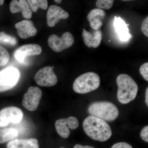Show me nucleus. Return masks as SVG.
<instances>
[{"mask_svg":"<svg viewBox=\"0 0 148 148\" xmlns=\"http://www.w3.org/2000/svg\"><path fill=\"white\" fill-rule=\"evenodd\" d=\"M83 127L85 132L92 140L105 142L112 135L110 126L105 121L90 116L84 121Z\"/></svg>","mask_w":148,"mask_h":148,"instance_id":"f257e3e1","label":"nucleus"},{"mask_svg":"<svg viewBox=\"0 0 148 148\" xmlns=\"http://www.w3.org/2000/svg\"><path fill=\"white\" fill-rule=\"evenodd\" d=\"M118 89L117 96L120 103L126 104L135 99L138 87L131 77L125 74H120L116 78Z\"/></svg>","mask_w":148,"mask_h":148,"instance_id":"f03ea898","label":"nucleus"},{"mask_svg":"<svg viewBox=\"0 0 148 148\" xmlns=\"http://www.w3.org/2000/svg\"><path fill=\"white\" fill-rule=\"evenodd\" d=\"M88 112L90 116L107 121H113L119 114V111L116 106L108 101L91 103L88 106Z\"/></svg>","mask_w":148,"mask_h":148,"instance_id":"7ed1b4c3","label":"nucleus"},{"mask_svg":"<svg viewBox=\"0 0 148 148\" xmlns=\"http://www.w3.org/2000/svg\"><path fill=\"white\" fill-rule=\"evenodd\" d=\"M100 84L101 79L98 74L88 72L81 75L75 80L73 88L77 93L85 94L97 89Z\"/></svg>","mask_w":148,"mask_h":148,"instance_id":"20e7f679","label":"nucleus"},{"mask_svg":"<svg viewBox=\"0 0 148 148\" xmlns=\"http://www.w3.org/2000/svg\"><path fill=\"white\" fill-rule=\"evenodd\" d=\"M20 77L19 70L9 67L0 71V92L10 90L18 83Z\"/></svg>","mask_w":148,"mask_h":148,"instance_id":"39448f33","label":"nucleus"},{"mask_svg":"<svg viewBox=\"0 0 148 148\" xmlns=\"http://www.w3.org/2000/svg\"><path fill=\"white\" fill-rule=\"evenodd\" d=\"M74 38L69 32H66L61 37L55 34L51 35L48 40L49 45L52 50L56 52H61L73 45Z\"/></svg>","mask_w":148,"mask_h":148,"instance_id":"423d86ee","label":"nucleus"},{"mask_svg":"<svg viewBox=\"0 0 148 148\" xmlns=\"http://www.w3.org/2000/svg\"><path fill=\"white\" fill-rule=\"evenodd\" d=\"M24 113L16 107L5 108L0 111V127H5L10 123H17L23 119Z\"/></svg>","mask_w":148,"mask_h":148,"instance_id":"0eeeda50","label":"nucleus"},{"mask_svg":"<svg viewBox=\"0 0 148 148\" xmlns=\"http://www.w3.org/2000/svg\"><path fill=\"white\" fill-rule=\"evenodd\" d=\"M53 68L54 66H46L40 69L34 77L37 84L40 86L46 87L55 85L57 83L58 79L53 72Z\"/></svg>","mask_w":148,"mask_h":148,"instance_id":"6e6552de","label":"nucleus"},{"mask_svg":"<svg viewBox=\"0 0 148 148\" xmlns=\"http://www.w3.org/2000/svg\"><path fill=\"white\" fill-rule=\"evenodd\" d=\"M42 95V91L38 87H29L23 97L22 105L29 111L36 110L39 105Z\"/></svg>","mask_w":148,"mask_h":148,"instance_id":"1a4fd4ad","label":"nucleus"},{"mask_svg":"<svg viewBox=\"0 0 148 148\" xmlns=\"http://www.w3.org/2000/svg\"><path fill=\"white\" fill-rule=\"evenodd\" d=\"M79 121L76 118L70 116L61 119L56 121L55 126L56 132L61 137L67 138L70 136V129L73 130L79 126Z\"/></svg>","mask_w":148,"mask_h":148,"instance_id":"9d476101","label":"nucleus"},{"mask_svg":"<svg viewBox=\"0 0 148 148\" xmlns=\"http://www.w3.org/2000/svg\"><path fill=\"white\" fill-rule=\"evenodd\" d=\"M42 51L39 45L35 44L25 45L17 49L14 53V56L17 61L24 64L25 59L31 56L38 55Z\"/></svg>","mask_w":148,"mask_h":148,"instance_id":"9b49d317","label":"nucleus"},{"mask_svg":"<svg viewBox=\"0 0 148 148\" xmlns=\"http://www.w3.org/2000/svg\"><path fill=\"white\" fill-rule=\"evenodd\" d=\"M69 16V13L62 8L56 5L50 6L47 15V25L49 27H54L60 20L66 19Z\"/></svg>","mask_w":148,"mask_h":148,"instance_id":"f8f14e48","label":"nucleus"},{"mask_svg":"<svg viewBox=\"0 0 148 148\" xmlns=\"http://www.w3.org/2000/svg\"><path fill=\"white\" fill-rule=\"evenodd\" d=\"M18 36L23 39L36 36L37 33L36 28L33 21L24 20L17 22L15 25Z\"/></svg>","mask_w":148,"mask_h":148,"instance_id":"ddd939ff","label":"nucleus"},{"mask_svg":"<svg viewBox=\"0 0 148 148\" xmlns=\"http://www.w3.org/2000/svg\"><path fill=\"white\" fill-rule=\"evenodd\" d=\"M101 30L95 31L92 33L87 32L85 29H83L82 37L86 45L88 47L96 48L101 45L102 39Z\"/></svg>","mask_w":148,"mask_h":148,"instance_id":"4468645a","label":"nucleus"},{"mask_svg":"<svg viewBox=\"0 0 148 148\" xmlns=\"http://www.w3.org/2000/svg\"><path fill=\"white\" fill-rule=\"evenodd\" d=\"M10 10L12 13L21 12L25 18H30L32 16V12L28 3L25 0H12L10 3Z\"/></svg>","mask_w":148,"mask_h":148,"instance_id":"2eb2a0df","label":"nucleus"},{"mask_svg":"<svg viewBox=\"0 0 148 148\" xmlns=\"http://www.w3.org/2000/svg\"><path fill=\"white\" fill-rule=\"evenodd\" d=\"M106 16L105 11L101 9H94L90 12L87 15L88 20L90 22V27L94 31L99 30L103 25V19Z\"/></svg>","mask_w":148,"mask_h":148,"instance_id":"dca6fc26","label":"nucleus"},{"mask_svg":"<svg viewBox=\"0 0 148 148\" xmlns=\"http://www.w3.org/2000/svg\"><path fill=\"white\" fill-rule=\"evenodd\" d=\"M114 25L121 40L127 42L131 38L132 36L129 33L127 27L128 25H127L123 19L121 17L115 16Z\"/></svg>","mask_w":148,"mask_h":148,"instance_id":"f3484780","label":"nucleus"},{"mask_svg":"<svg viewBox=\"0 0 148 148\" xmlns=\"http://www.w3.org/2000/svg\"><path fill=\"white\" fill-rule=\"evenodd\" d=\"M7 148H39L38 141L35 138L15 139L8 144Z\"/></svg>","mask_w":148,"mask_h":148,"instance_id":"a211bd4d","label":"nucleus"},{"mask_svg":"<svg viewBox=\"0 0 148 148\" xmlns=\"http://www.w3.org/2000/svg\"><path fill=\"white\" fill-rule=\"evenodd\" d=\"M18 135V131L14 128H0V144L13 140Z\"/></svg>","mask_w":148,"mask_h":148,"instance_id":"6ab92c4d","label":"nucleus"},{"mask_svg":"<svg viewBox=\"0 0 148 148\" xmlns=\"http://www.w3.org/2000/svg\"><path fill=\"white\" fill-rule=\"evenodd\" d=\"M30 7L34 12H36L39 8L46 10L47 8L48 1L46 0H28Z\"/></svg>","mask_w":148,"mask_h":148,"instance_id":"aec40b11","label":"nucleus"},{"mask_svg":"<svg viewBox=\"0 0 148 148\" xmlns=\"http://www.w3.org/2000/svg\"><path fill=\"white\" fill-rule=\"evenodd\" d=\"M17 43V40L15 37L7 34L3 32H0V44L14 46Z\"/></svg>","mask_w":148,"mask_h":148,"instance_id":"412c9836","label":"nucleus"},{"mask_svg":"<svg viewBox=\"0 0 148 148\" xmlns=\"http://www.w3.org/2000/svg\"><path fill=\"white\" fill-rule=\"evenodd\" d=\"M10 60V54L7 50L0 45V66L6 65Z\"/></svg>","mask_w":148,"mask_h":148,"instance_id":"4be33fe9","label":"nucleus"},{"mask_svg":"<svg viewBox=\"0 0 148 148\" xmlns=\"http://www.w3.org/2000/svg\"><path fill=\"white\" fill-rule=\"evenodd\" d=\"M113 0H98L96 1V6L98 9L109 10L113 5Z\"/></svg>","mask_w":148,"mask_h":148,"instance_id":"5701e85b","label":"nucleus"},{"mask_svg":"<svg viewBox=\"0 0 148 148\" xmlns=\"http://www.w3.org/2000/svg\"><path fill=\"white\" fill-rule=\"evenodd\" d=\"M140 72L144 79L148 81V63H145L140 67Z\"/></svg>","mask_w":148,"mask_h":148,"instance_id":"b1692460","label":"nucleus"},{"mask_svg":"<svg viewBox=\"0 0 148 148\" xmlns=\"http://www.w3.org/2000/svg\"><path fill=\"white\" fill-rule=\"evenodd\" d=\"M141 30L146 37H148V16L143 20L141 26Z\"/></svg>","mask_w":148,"mask_h":148,"instance_id":"393cba45","label":"nucleus"},{"mask_svg":"<svg viewBox=\"0 0 148 148\" xmlns=\"http://www.w3.org/2000/svg\"><path fill=\"white\" fill-rule=\"evenodd\" d=\"M140 136L143 140L148 142V126L147 125L143 128L140 132Z\"/></svg>","mask_w":148,"mask_h":148,"instance_id":"a878e982","label":"nucleus"},{"mask_svg":"<svg viewBox=\"0 0 148 148\" xmlns=\"http://www.w3.org/2000/svg\"><path fill=\"white\" fill-rule=\"evenodd\" d=\"M111 148H132V146L128 143L121 142L116 143L112 146Z\"/></svg>","mask_w":148,"mask_h":148,"instance_id":"bb28decb","label":"nucleus"},{"mask_svg":"<svg viewBox=\"0 0 148 148\" xmlns=\"http://www.w3.org/2000/svg\"><path fill=\"white\" fill-rule=\"evenodd\" d=\"M74 148H95L94 147H91L90 146H83L82 145L79 144H77L74 146Z\"/></svg>","mask_w":148,"mask_h":148,"instance_id":"cd10ccee","label":"nucleus"},{"mask_svg":"<svg viewBox=\"0 0 148 148\" xmlns=\"http://www.w3.org/2000/svg\"><path fill=\"white\" fill-rule=\"evenodd\" d=\"M145 103L147 106H148V88H147L145 93Z\"/></svg>","mask_w":148,"mask_h":148,"instance_id":"c85d7f7f","label":"nucleus"},{"mask_svg":"<svg viewBox=\"0 0 148 148\" xmlns=\"http://www.w3.org/2000/svg\"><path fill=\"white\" fill-rule=\"evenodd\" d=\"M54 1L56 3L58 4L61 3V1H61V0H54Z\"/></svg>","mask_w":148,"mask_h":148,"instance_id":"c756f323","label":"nucleus"},{"mask_svg":"<svg viewBox=\"0 0 148 148\" xmlns=\"http://www.w3.org/2000/svg\"><path fill=\"white\" fill-rule=\"evenodd\" d=\"M4 2V1L3 0H0V5H3Z\"/></svg>","mask_w":148,"mask_h":148,"instance_id":"7c9ffc66","label":"nucleus"},{"mask_svg":"<svg viewBox=\"0 0 148 148\" xmlns=\"http://www.w3.org/2000/svg\"><path fill=\"white\" fill-rule=\"evenodd\" d=\"M61 148H64V147H61Z\"/></svg>","mask_w":148,"mask_h":148,"instance_id":"2f4dec72","label":"nucleus"}]
</instances>
